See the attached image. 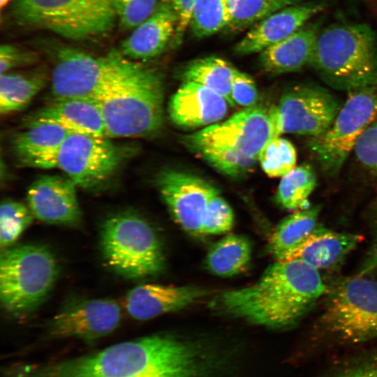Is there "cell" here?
<instances>
[{"label": "cell", "instance_id": "obj_13", "mask_svg": "<svg viewBox=\"0 0 377 377\" xmlns=\"http://www.w3.org/2000/svg\"><path fill=\"white\" fill-rule=\"evenodd\" d=\"M278 137L269 108H245L221 123H216L184 138L193 150L207 146L225 147L258 157L267 142Z\"/></svg>", "mask_w": 377, "mask_h": 377}, {"label": "cell", "instance_id": "obj_25", "mask_svg": "<svg viewBox=\"0 0 377 377\" xmlns=\"http://www.w3.org/2000/svg\"><path fill=\"white\" fill-rule=\"evenodd\" d=\"M320 209L315 205L296 210L276 226L268 244L276 260H283L316 228Z\"/></svg>", "mask_w": 377, "mask_h": 377}, {"label": "cell", "instance_id": "obj_21", "mask_svg": "<svg viewBox=\"0 0 377 377\" xmlns=\"http://www.w3.org/2000/svg\"><path fill=\"white\" fill-rule=\"evenodd\" d=\"M204 295L203 290L194 286L142 284L127 293L125 306L132 318L147 320L183 309Z\"/></svg>", "mask_w": 377, "mask_h": 377}, {"label": "cell", "instance_id": "obj_28", "mask_svg": "<svg viewBox=\"0 0 377 377\" xmlns=\"http://www.w3.org/2000/svg\"><path fill=\"white\" fill-rule=\"evenodd\" d=\"M251 257V245L244 236L229 235L216 242L207 256V267L213 274L230 276L248 267Z\"/></svg>", "mask_w": 377, "mask_h": 377}, {"label": "cell", "instance_id": "obj_31", "mask_svg": "<svg viewBox=\"0 0 377 377\" xmlns=\"http://www.w3.org/2000/svg\"><path fill=\"white\" fill-rule=\"evenodd\" d=\"M230 22L228 0H195L189 28L199 38L226 29Z\"/></svg>", "mask_w": 377, "mask_h": 377}, {"label": "cell", "instance_id": "obj_15", "mask_svg": "<svg viewBox=\"0 0 377 377\" xmlns=\"http://www.w3.org/2000/svg\"><path fill=\"white\" fill-rule=\"evenodd\" d=\"M157 184L177 222L191 233L202 234L205 211L217 189L197 176L176 170L160 173Z\"/></svg>", "mask_w": 377, "mask_h": 377}, {"label": "cell", "instance_id": "obj_30", "mask_svg": "<svg viewBox=\"0 0 377 377\" xmlns=\"http://www.w3.org/2000/svg\"><path fill=\"white\" fill-rule=\"evenodd\" d=\"M230 22L226 29L235 32L253 26L269 15L303 0H228Z\"/></svg>", "mask_w": 377, "mask_h": 377}, {"label": "cell", "instance_id": "obj_8", "mask_svg": "<svg viewBox=\"0 0 377 377\" xmlns=\"http://www.w3.org/2000/svg\"><path fill=\"white\" fill-rule=\"evenodd\" d=\"M320 327L345 343L377 337V281L358 274L341 279L326 292Z\"/></svg>", "mask_w": 377, "mask_h": 377}, {"label": "cell", "instance_id": "obj_14", "mask_svg": "<svg viewBox=\"0 0 377 377\" xmlns=\"http://www.w3.org/2000/svg\"><path fill=\"white\" fill-rule=\"evenodd\" d=\"M121 309L110 299L68 302L51 319L48 332L54 338L94 341L112 333L119 325Z\"/></svg>", "mask_w": 377, "mask_h": 377}, {"label": "cell", "instance_id": "obj_38", "mask_svg": "<svg viewBox=\"0 0 377 377\" xmlns=\"http://www.w3.org/2000/svg\"><path fill=\"white\" fill-rule=\"evenodd\" d=\"M38 55L31 50L3 44L0 47V74L13 71L15 68L35 64Z\"/></svg>", "mask_w": 377, "mask_h": 377}, {"label": "cell", "instance_id": "obj_9", "mask_svg": "<svg viewBox=\"0 0 377 377\" xmlns=\"http://www.w3.org/2000/svg\"><path fill=\"white\" fill-rule=\"evenodd\" d=\"M377 118V84L349 91L330 126L310 138L309 147L322 170L334 176L371 124Z\"/></svg>", "mask_w": 377, "mask_h": 377}, {"label": "cell", "instance_id": "obj_22", "mask_svg": "<svg viewBox=\"0 0 377 377\" xmlns=\"http://www.w3.org/2000/svg\"><path fill=\"white\" fill-rule=\"evenodd\" d=\"M362 239L357 234L317 226L283 260H299L318 270L328 269L342 261Z\"/></svg>", "mask_w": 377, "mask_h": 377}, {"label": "cell", "instance_id": "obj_39", "mask_svg": "<svg viewBox=\"0 0 377 377\" xmlns=\"http://www.w3.org/2000/svg\"><path fill=\"white\" fill-rule=\"evenodd\" d=\"M231 99L234 105L249 108L256 105L258 92L253 78L236 68L231 87Z\"/></svg>", "mask_w": 377, "mask_h": 377}, {"label": "cell", "instance_id": "obj_20", "mask_svg": "<svg viewBox=\"0 0 377 377\" xmlns=\"http://www.w3.org/2000/svg\"><path fill=\"white\" fill-rule=\"evenodd\" d=\"M24 123L26 126L51 124L70 133L107 137L101 110L95 101L89 99L54 100L29 115Z\"/></svg>", "mask_w": 377, "mask_h": 377}, {"label": "cell", "instance_id": "obj_23", "mask_svg": "<svg viewBox=\"0 0 377 377\" xmlns=\"http://www.w3.org/2000/svg\"><path fill=\"white\" fill-rule=\"evenodd\" d=\"M69 133L67 130L54 124L31 125L13 137L12 150L24 166L54 168L60 147Z\"/></svg>", "mask_w": 377, "mask_h": 377}, {"label": "cell", "instance_id": "obj_33", "mask_svg": "<svg viewBox=\"0 0 377 377\" xmlns=\"http://www.w3.org/2000/svg\"><path fill=\"white\" fill-rule=\"evenodd\" d=\"M258 161L267 175L282 177L296 167L297 151L291 142L279 136L267 142Z\"/></svg>", "mask_w": 377, "mask_h": 377}, {"label": "cell", "instance_id": "obj_43", "mask_svg": "<svg viewBox=\"0 0 377 377\" xmlns=\"http://www.w3.org/2000/svg\"><path fill=\"white\" fill-rule=\"evenodd\" d=\"M11 0H0V7L1 9H3L4 7H6L10 1Z\"/></svg>", "mask_w": 377, "mask_h": 377}, {"label": "cell", "instance_id": "obj_32", "mask_svg": "<svg viewBox=\"0 0 377 377\" xmlns=\"http://www.w3.org/2000/svg\"><path fill=\"white\" fill-rule=\"evenodd\" d=\"M195 151L218 171L233 177L251 172L258 161L256 158L225 147L207 146Z\"/></svg>", "mask_w": 377, "mask_h": 377}, {"label": "cell", "instance_id": "obj_5", "mask_svg": "<svg viewBox=\"0 0 377 377\" xmlns=\"http://www.w3.org/2000/svg\"><path fill=\"white\" fill-rule=\"evenodd\" d=\"M10 14L17 25L77 41L105 36L117 22L114 0H15Z\"/></svg>", "mask_w": 377, "mask_h": 377}, {"label": "cell", "instance_id": "obj_10", "mask_svg": "<svg viewBox=\"0 0 377 377\" xmlns=\"http://www.w3.org/2000/svg\"><path fill=\"white\" fill-rule=\"evenodd\" d=\"M55 50L50 77L54 100L94 101L129 59L119 50L100 57L71 47Z\"/></svg>", "mask_w": 377, "mask_h": 377}, {"label": "cell", "instance_id": "obj_37", "mask_svg": "<svg viewBox=\"0 0 377 377\" xmlns=\"http://www.w3.org/2000/svg\"><path fill=\"white\" fill-rule=\"evenodd\" d=\"M354 152L362 168L377 178V118L361 135Z\"/></svg>", "mask_w": 377, "mask_h": 377}, {"label": "cell", "instance_id": "obj_19", "mask_svg": "<svg viewBox=\"0 0 377 377\" xmlns=\"http://www.w3.org/2000/svg\"><path fill=\"white\" fill-rule=\"evenodd\" d=\"M177 24L175 5L170 1L161 0L154 13L133 29L118 50L133 61L156 57L172 42Z\"/></svg>", "mask_w": 377, "mask_h": 377}, {"label": "cell", "instance_id": "obj_34", "mask_svg": "<svg viewBox=\"0 0 377 377\" xmlns=\"http://www.w3.org/2000/svg\"><path fill=\"white\" fill-rule=\"evenodd\" d=\"M34 215L29 207L20 202L6 200L0 207V244H12L32 223Z\"/></svg>", "mask_w": 377, "mask_h": 377}, {"label": "cell", "instance_id": "obj_3", "mask_svg": "<svg viewBox=\"0 0 377 377\" xmlns=\"http://www.w3.org/2000/svg\"><path fill=\"white\" fill-rule=\"evenodd\" d=\"M163 82L161 73L129 59L94 98L107 137L145 138L163 122Z\"/></svg>", "mask_w": 377, "mask_h": 377}, {"label": "cell", "instance_id": "obj_41", "mask_svg": "<svg viewBox=\"0 0 377 377\" xmlns=\"http://www.w3.org/2000/svg\"><path fill=\"white\" fill-rule=\"evenodd\" d=\"M373 238L371 246L359 274H377V205L374 207L372 216Z\"/></svg>", "mask_w": 377, "mask_h": 377}, {"label": "cell", "instance_id": "obj_1", "mask_svg": "<svg viewBox=\"0 0 377 377\" xmlns=\"http://www.w3.org/2000/svg\"><path fill=\"white\" fill-rule=\"evenodd\" d=\"M213 357L196 343L156 334L96 353L8 369L10 377H208Z\"/></svg>", "mask_w": 377, "mask_h": 377}, {"label": "cell", "instance_id": "obj_29", "mask_svg": "<svg viewBox=\"0 0 377 377\" xmlns=\"http://www.w3.org/2000/svg\"><path fill=\"white\" fill-rule=\"evenodd\" d=\"M317 177L309 164L296 166L281 177L275 199L279 205L296 211L310 206L309 198L315 189Z\"/></svg>", "mask_w": 377, "mask_h": 377}, {"label": "cell", "instance_id": "obj_12", "mask_svg": "<svg viewBox=\"0 0 377 377\" xmlns=\"http://www.w3.org/2000/svg\"><path fill=\"white\" fill-rule=\"evenodd\" d=\"M342 103L322 87L302 84L286 90L279 104L269 108L276 135L293 133L316 138L332 124Z\"/></svg>", "mask_w": 377, "mask_h": 377}, {"label": "cell", "instance_id": "obj_42", "mask_svg": "<svg viewBox=\"0 0 377 377\" xmlns=\"http://www.w3.org/2000/svg\"><path fill=\"white\" fill-rule=\"evenodd\" d=\"M336 377H377V356L348 368Z\"/></svg>", "mask_w": 377, "mask_h": 377}, {"label": "cell", "instance_id": "obj_4", "mask_svg": "<svg viewBox=\"0 0 377 377\" xmlns=\"http://www.w3.org/2000/svg\"><path fill=\"white\" fill-rule=\"evenodd\" d=\"M337 89L350 91L377 84V38L362 23H337L320 29L310 62Z\"/></svg>", "mask_w": 377, "mask_h": 377}, {"label": "cell", "instance_id": "obj_2", "mask_svg": "<svg viewBox=\"0 0 377 377\" xmlns=\"http://www.w3.org/2000/svg\"><path fill=\"white\" fill-rule=\"evenodd\" d=\"M327 292L318 269L299 260H276L251 286L223 292L215 306L272 328L296 324Z\"/></svg>", "mask_w": 377, "mask_h": 377}, {"label": "cell", "instance_id": "obj_24", "mask_svg": "<svg viewBox=\"0 0 377 377\" xmlns=\"http://www.w3.org/2000/svg\"><path fill=\"white\" fill-rule=\"evenodd\" d=\"M320 30L318 24H306L265 49L259 55L261 67L267 73L275 75L297 71L309 65Z\"/></svg>", "mask_w": 377, "mask_h": 377}, {"label": "cell", "instance_id": "obj_18", "mask_svg": "<svg viewBox=\"0 0 377 377\" xmlns=\"http://www.w3.org/2000/svg\"><path fill=\"white\" fill-rule=\"evenodd\" d=\"M229 103L217 92L193 82H183L170 98L171 121L184 128L209 126L227 114Z\"/></svg>", "mask_w": 377, "mask_h": 377}, {"label": "cell", "instance_id": "obj_40", "mask_svg": "<svg viewBox=\"0 0 377 377\" xmlns=\"http://www.w3.org/2000/svg\"><path fill=\"white\" fill-rule=\"evenodd\" d=\"M195 0H177L175 8L177 15V24L175 34V45H179L186 29L189 27Z\"/></svg>", "mask_w": 377, "mask_h": 377}, {"label": "cell", "instance_id": "obj_44", "mask_svg": "<svg viewBox=\"0 0 377 377\" xmlns=\"http://www.w3.org/2000/svg\"><path fill=\"white\" fill-rule=\"evenodd\" d=\"M168 1H170V2H172V3L175 5V3H176L177 0H168Z\"/></svg>", "mask_w": 377, "mask_h": 377}, {"label": "cell", "instance_id": "obj_27", "mask_svg": "<svg viewBox=\"0 0 377 377\" xmlns=\"http://www.w3.org/2000/svg\"><path fill=\"white\" fill-rule=\"evenodd\" d=\"M236 68L224 59L207 57L189 62L182 71L183 82L203 85L223 96L231 107V87Z\"/></svg>", "mask_w": 377, "mask_h": 377}, {"label": "cell", "instance_id": "obj_26", "mask_svg": "<svg viewBox=\"0 0 377 377\" xmlns=\"http://www.w3.org/2000/svg\"><path fill=\"white\" fill-rule=\"evenodd\" d=\"M47 73L36 68L10 71L0 75V112L8 114L24 108L47 83Z\"/></svg>", "mask_w": 377, "mask_h": 377}, {"label": "cell", "instance_id": "obj_6", "mask_svg": "<svg viewBox=\"0 0 377 377\" xmlns=\"http://www.w3.org/2000/svg\"><path fill=\"white\" fill-rule=\"evenodd\" d=\"M100 237L107 265L125 278L150 276L164 267L161 243L149 223L138 214L123 212L109 217Z\"/></svg>", "mask_w": 377, "mask_h": 377}, {"label": "cell", "instance_id": "obj_17", "mask_svg": "<svg viewBox=\"0 0 377 377\" xmlns=\"http://www.w3.org/2000/svg\"><path fill=\"white\" fill-rule=\"evenodd\" d=\"M327 6L325 1H307L276 11L253 25L235 45L239 55L260 53L307 24Z\"/></svg>", "mask_w": 377, "mask_h": 377}, {"label": "cell", "instance_id": "obj_7", "mask_svg": "<svg viewBox=\"0 0 377 377\" xmlns=\"http://www.w3.org/2000/svg\"><path fill=\"white\" fill-rule=\"evenodd\" d=\"M59 267L45 246L8 248L0 258V298L5 310L17 316L36 309L52 290Z\"/></svg>", "mask_w": 377, "mask_h": 377}, {"label": "cell", "instance_id": "obj_16", "mask_svg": "<svg viewBox=\"0 0 377 377\" xmlns=\"http://www.w3.org/2000/svg\"><path fill=\"white\" fill-rule=\"evenodd\" d=\"M77 185L69 177L45 175L29 186L28 206L34 217L55 225L74 226L82 218L77 198Z\"/></svg>", "mask_w": 377, "mask_h": 377}, {"label": "cell", "instance_id": "obj_36", "mask_svg": "<svg viewBox=\"0 0 377 377\" xmlns=\"http://www.w3.org/2000/svg\"><path fill=\"white\" fill-rule=\"evenodd\" d=\"M161 0H114L117 20L123 29H133L150 17Z\"/></svg>", "mask_w": 377, "mask_h": 377}, {"label": "cell", "instance_id": "obj_11", "mask_svg": "<svg viewBox=\"0 0 377 377\" xmlns=\"http://www.w3.org/2000/svg\"><path fill=\"white\" fill-rule=\"evenodd\" d=\"M108 138L70 133L60 147L56 168L77 187L100 188L117 173L133 151Z\"/></svg>", "mask_w": 377, "mask_h": 377}, {"label": "cell", "instance_id": "obj_35", "mask_svg": "<svg viewBox=\"0 0 377 377\" xmlns=\"http://www.w3.org/2000/svg\"><path fill=\"white\" fill-rule=\"evenodd\" d=\"M234 223V214L227 201L215 193L209 200L202 222V234L217 235L229 231Z\"/></svg>", "mask_w": 377, "mask_h": 377}]
</instances>
